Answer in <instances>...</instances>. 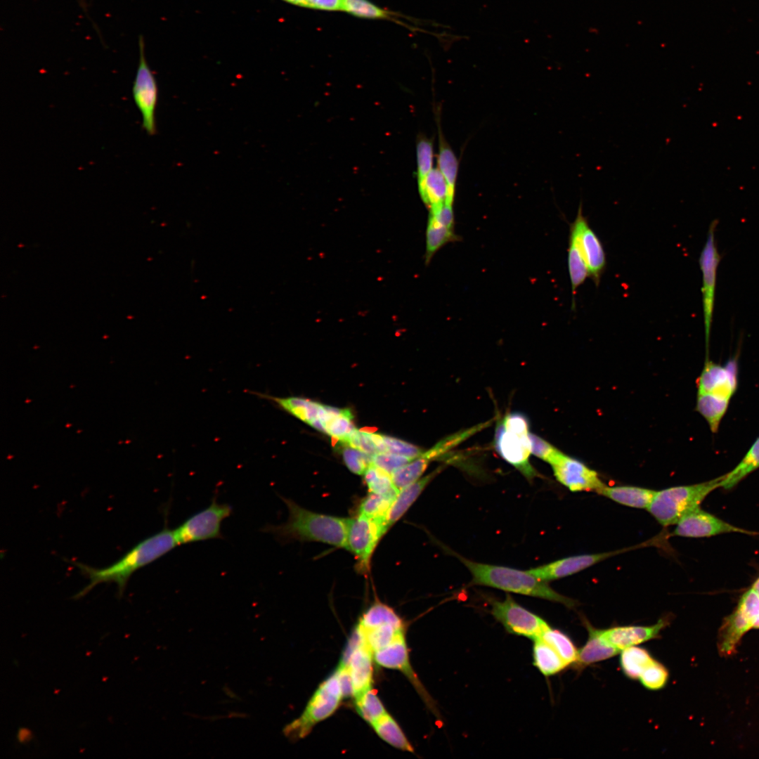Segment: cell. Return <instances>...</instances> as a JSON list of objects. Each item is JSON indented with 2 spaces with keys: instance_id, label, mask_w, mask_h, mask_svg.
Masks as SVG:
<instances>
[{
  "instance_id": "48",
  "label": "cell",
  "mask_w": 759,
  "mask_h": 759,
  "mask_svg": "<svg viewBox=\"0 0 759 759\" xmlns=\"http://www.w3.org/2000/svg\"><path fill=\"white\" fill-rule=\"evenodd\" d=\"M737 609L746 615L752 625L753 621L759 616V595L753 588L742 595Z\"/></svg>"
},
{
  "instance_id": "1",
  "label": "cell",
  "mask_w": 759,
  "mask_h": 759,
  "mask_svg": "<svg viewBox=\"0 0 759 759\" xmlns=\"http://www.w3.org/2000/svg\"><path fill=\"white\" fill-rule=\"evenodd\" d=\"M177 545H179L175 530L164 528L162 531L143 540L112 565L95 569L81 563H75L81 572L89 580V583L73 598L79 599L93 587L102 583H115L118 595H122L126 583L134 572L155 562Z\"/></svg>"
},
{
  "instance_id": "23",
  "label": "cell",
  "mask_w": 759,
  "mask_h": 759,
  "mask_svg": "<svg viewBox=\"0 0 759 759\" xmlns=\"http://www.w3.org/2000/svg\"><path fill=\"white\" fill-rule=\"evenodd\" d=\"M257 394L262 398L273 402L283 410L307 424L316 418H320L325 411L324 405L300 397L280 398L261 393Z\"/></svg>"
},
{
  "instance_id": "2",
  "label": "cell",
  "mask_w": 759,
  "mask_h": 759,
  "mask_svg": "<svg viewBox=\"0 0 759 759\" xmlns=\"http://www.w3.org/2000/svg\"><path fill=\"white\" fill-rule=\"evenodd\" d=\"M281 498L289 512L287 521L280 525H267L264 532L283 540L315 541L346 549L349 518L314 512L290 499Z\"/></svg>"
},
{
  "instance_id": "33",
  "label": "cell",
  "mask_w": 759,
  "mask_h": 759,
  "mask_svg": "<svg viewBox=\"0 0 759 759\" xmlns=\"http://www.w3.org/2000/svg\"><path fill=\"white\" fill-rule=\"evenodd\" d=\"M759 468V437L751 446L741 461L724 475L721 487L730 489L752 472Z\"/></svg>"
},
{
  "instance_id": "41",
  "label": "cell",
  "mask_w": 759,
  "mask_h": 759,
  "mask_svg": "<svg viewBox=\"0 0 759 759\" xmlns=\"http://www.w3.org/2000/svg\"><path fill=\"white\" fill-rule=\"evenodd\" d=\"M668 677V670L664 665L655 659L642 672L639 680L647 689L659 690L666 686Z\"/></svg>"
},
{
  "instance_id": "38",
  "label": "cell",
  "mask_w": 759,
  "mask_h": 759,
  "mask_svg": "<svg viewBox=\"0 0 759 759\" xmlns=\"http://www.w3.org/2000/svg\"><path fill=\"white\" fill-rule=\"evenodd\" d=\"M363 475L370 493L382 495L398 494V491L394 485L391 475L373 464L368 466Z\"/></svg>"
},
{
  "instance_id": "24",
  "label": "cell",
  "mask_w": 759,
  "mask_h": 759,
  "mask_svg": "<svg viewBox=\"0 0 759 759\" xmlns=\"http://www.w3.org/2000/svg\"><path fill=\"white\" fill-rule=\"evenodd\" d=\"M417 183L420 197L430 209L446 204L448 185L439 168H433L422 181Z\"/></svg>"
},
{
  "instance_id": "29",
  "label": "cell",
  "mask_w": 759,
  "mask_h": 759,
  "mask_svg": "<svg viewBox=\"0 0 759 759\" xmlns=\"http://www.w3.org/2000/svg\"><path fill=\"white\" fill-rule=\"evenodd\" d=\"M377 734L384 741L402 751L414 749L395 720L386 713L371 725Z\"/></svg>"
},
{
  "instance_id": "11",
  "label": "cell",
  "mask_w": 759,
  "mask_h": 759,
  "mask_svg": "<svg viewBox=\"0 0 759 759\" xmlns=\"http://www.w3.org/2000/svg\"><path fill=\"white\" fill-rule=\"evenodd\" d=\"M718 221L714 220L710 224L707 239L701 252L699 262L702 272V300L705 328L706 351L709 346L710 334L715 303L717 269L720 261L715 233Z\"/></svg>"
},
{
  "instance_id": "49",
  "label": "cell",
  "mask_w": 759,
  "mask_h": 759,
  "mask_svg": "<svg viewBox=\"0 0 759 759\" xmlns=\"http://www.w3.org/2000/svg\"><path fill=\"white\" fill-rule=\"evenodd\" d=\"M342 0H305L304 7L325 11L342 10Z\"/></svg>"
},
{
  "instance_id": "22",
  "label": "cell",
  "mask_w": 759,
  "mask_h": 759,
  "mask_svg": "<svg viewBox=\"0 0 759 759\" xmlns=\"http://www.w3.org/2000/svg\"><path fill=\"white\" fill-rule=\"evenodd\" d=\"M656 491L632 486H604L597 493L628 507L647 509Z\"/></svg>"
},
{
  "instance_id": "17",
  "label": "cell",
  "mask_w": 759,
  "mask_h": 759,
  "mask_svg": "<svg viewBox=\"0 0 759 759\" xmlns=\"http://www.w3.org/2000/svg\"><path fill=\"white\" fill-rule=\"evenodd\" d=\"M619 552H610L568 557L528 569L527 571L538 579L547 582L580 572Z\"/></svg>"
},
{
  "instance_id": "45",
  "label": "cell",
  "mask_w": 759,
  "mask_h": 759,
  "mask_svg": "<svg viewBox=\"0 0 759 759\" xmlns=\"http://www.w3.org/2000/svg\"><path fill=\"white\" fill-rule=\"evenodd\" d=\"M343 443L357 448L372 456L378 453L377 448L371 438L370 433L366 431L359 430L356 427L351 432Z\"/></svg>"
},
{
  "instance_id": "14",
  "label": "cell",
  "mask_w": 759,
  "mask_h": 759,
  "mask_svg": "<svg viewBox=\"0 0 759 759\" xmlns=\"http://www.w3.org/2000/svg\"><path fill=\"white\" fill-rule=\"evenodd\" d=\"M373 656L370 650L354 634L342 662L344 664L351 683L354 701L371 689Z\"/></svg>"
},
{
  "instance_id": "20",
  "label": "cell",
  "mask_w": 759,
  "mask_h": 759,
  "mask_svg": "<svg viewBox=\"0 0 759 759\" xmlns=\"http://www.w3.org/2000/svg\"><path fill=\"white\" fill-rule=\"evenodd\" d=\"M584 624L588 631V638L583 647L578 651V657L573 664L578 669L617 655L621 650L606 642L599 633V629L595 628L584 620Z\"/></svg>"
},
{
  "instance_id": "50",
  "label": "cell",
  "mask_w": 759,
  "mask_h": 759,
  "mask_svg": "<svg viewBox=\"0 0 759 759\" xmlns=\"http://www.w3.org/2000/svg\"><path fill=\"white\" fill-rule=\"evenodd\" d=\"M33 734L32 732L26 727H20L18 729L17 733V740L20 744H26L32 740Z\"/></svg>"
},
{
  "instance_id": "52",
  "label": "cell",
  "mask_w": 759,
  "mask_h": 759,
  "mask_svg": "<svg viewBox=\"0 0 759 759\" xmlns=\"http://www.w3.org/2000/svg\"><path fill=\"white\" fill-rule=\"evenodd\" d=\"M752 588L759 595V578L755 581V583H753V585L752 586Z\"/></svg>"
},
{
  "instance_id": "39",
  "label": "cell",
  "mask_w": 759,
  "mask_h": 759,
  "mask_svg": "<svg viewBox=\"0 0 759 759\" xmlns=\"http://www.w3.org/2000/svg\"><path fill=\"white\" fill-rule=\"evenodd\" d=\"M341 11L356 17L370 19H389L391 15L368 0H342Z\"/></svg>"
},
{
  "instance_id": "10",
  "label": "cell",
  "mask_w": 759,
  "mask_h": 759,
  "mask_svg": "<svg viewBox=\"0 0 759 759\" xmlns=\"http://www.w3.org/2000/svg\"><path fill=\"white\" fill-rule=\"evenodd\" d=\"M232 507L214 499L202 510L194 514L175 529L179 545L221 538L222 521L228 517Z\"/></svg>"
},
{
  "instance_id": "7",
  "label": "cell",
  "mask_w": 759,
  "mask_h": 759,
  "mask_svg": "<svg viewBox=\"0 0 759 759\" xmlns=\"http://www.w3.org/2000/svg\"><path fill=\"white\" fill-rule=\"evenodd\" d=\"M403 632L405 625L397 613L389 606L375 602L360 618L354 634L373 654Z\"/></svg>"
},
{
  "instance_id": "25",
  "label": "cell",
  "mask_w": 759,
  "mask_h": 759,
  "mask_svg": "<svg viewBox=\"0 0 759 759\" xmlns=\"http://www.w3.org/2000/svg\"><path fill=\"white\" fill-rule=\"evenodd\" d=\"M752 628L751 621L739 609H737L720 630V651L725 654H730L742 635Z\"/></svg>"
},
{
  "instance_id": "40",
  "label": "cell",
  "mask_w": 759,
  "mask_h": 759,
  "mask_svg": "<svg viewBox=\"0 0 759 759\" xmlns=\"http://www.w3.org/2000/svg\"><path fill=\"white\" fill-rule=\"evenodd\" d=\"M358 713L370 725L387 712L376 693L367 692L361 698L354 701Z\"/></svg>"
},
{
  "instance_id": "51",
  "label": "cell",
  "mask_w": 759,
  "mask_h": 759,
  "mask_svg": "<svg viewBox=\"0 0 759 759\" xmlns=\"http://www.w3.org/2000/svg\"><path fill=\"white\" fill-rule=\"evenodd\" d=\"M282 1H285V2H287L288 4H290L294 5V6H301V7H304V2H305V0H282Z\"/></svg>"
},
{
  "instance_id": "6",
  "label": "cell",
  "mask_w": 759,
  "mask_h": 759,
  "mask_svg": "<svg viewBox=\"0 0 759 759\" xmlns=\"http://www.w3.org/2000/svg\"><path fill=\"white\" fill-rule=\"evenodd\" d=\"M344 696L339 671L337 668L318 687L300 717L286 727V734L296 739L306 737L314 725L327 718L337 709Z\"/></svg>"
},
{
  "instance_id": "16",
  "label": "cell",
  "mask_w": 759,
  "mask_h": 759,
  "mask_svg": "<svg viewBox=\"0 0 759 759\" xmlns=\"http://www.w3.org/2000/svg\"><path fill=\"white\" fill-rule=\"evenodd\" d=\"M673 535L701 538L725 533L749 532L729 524L699 507L683 516L675 524Z\"/></svg>"
},
{
  "instance_id": "35",
  "label": "cell",
  "mask_w": 759,
  "mask_h": 759,
  "mask_svg": "<svg viewBox=\"0 0 759 759\" xmlns=\"http://www.w3.org/2000/svg\"><path fill=\"white\" fill-rule=\"evenodd\" d=\"M539 637L552 647L568 666L576 663L578 650L567 635L548 625Z\"/></svg>"
},
{
  "instance_id": "15",
  "label": "cell",
  "mask_w": 759,
  "mask_h": 759,
  "mask_svg": "<svg viewBox=\"0 0 759 759\" xmlns=\"http://www.w3.org/2000/svg\"><path fill=\"white\" fill-rule=\"evenodd\" d=\"M571 225L570 233L575 235L579 243L589 277L597 285L605 268L606 256L600 240L583 214L582 202H580L576 217Z\"/></svg>"
},
{
  "instance_id": "26",
  "label": "cell",
  "mask_w": 759,
  "mask_h": 759,
  "mask_svg": "<svg viewBox=\"0 0 759 759\" xmlns=\"http://www.w3.org/2000/svg\"><path fill=\"white\" fill-rule=\"evenodd\" d=\"M730 398L711 393H697L696 410L706 419L711 430L716 432Z\"/></svg>"
},
{
  "instance_id": "31",
  "label": "cell",
  "mask_w": 759,
  "mask_h": 759,
  "mask_svg": "<svg viewBox=\"0 0 759 759\" xmlns=\"http://www.w3.org/2000/svg\"><path fill=\"white\" fill-rule=\"evenodd\" d=\"M568 268L571 291L575 299L576 291L589 276L579 243L573 234L570 233L568 249Z\"/></svg>"
},
{
  "instance_id": "18",
  "label": "cell",
  "mask_w": 759,
  "mask_h": 759,
  "mask_svg": "<svg viewBox=\"0 0 759 759\" xmlns=\"http://www.w3.org/2000/svg\"><path fill=\"white\" fill-rule=\"evenodd\" d=\"M737 387L735 361L722 366L707 360L697 379V393H711L731 398Z\"/></svg>"
},
{
  "instance_id": "13",
  "label": "cell",
  "mask_w": 759,
  "mask_h": 759,
  "mask_svg": "<svg viewBox=\"0 0 759 759\" xmlns=\"http://www.w3.org/2000/svg\"><path fill=\"white\" fill-rule=\"evenodd\" d=\"M550 465L556 479L571 491H594L597 493L605 486L596 471L563 452Z\"/></svg>"
},
{
  "instance_id": "46",
  "label": "cell",
  "mask_w": 759,
  "mask_h": 759,
  "mask_svg": "<svg viewBox=\"0 0 759 759\" xmlns=\"http://www.w3.org/2000/svg\"><path fill=\"white\" fill-rule=\"evenodd\" d=\"M413 458L389 453H377L372 456V464L389 474L410 462Z\"/></svg>"
},
{
  "instance_id": "32",
  "label": "cell",
  "mask_w": 759,
  "mask_h": 759,
  "mask_svg": "<svg viewBox=\"0 0 759 759\" xmlns=\"http://www.w3.org/2000/svg\"><path fill=\"white\" fill-rule=\"evenodd\" d=\"M353 415L349 409H344L341 414H337L325 406V413L320 420L325 427V433L344 443L351 432L355 428L352 420Z\"/></svg>"
},
{
  "instance_id": "30",
  "label": "cell",
  "mask_w": 759,
  "mask_h": 759,
  "mask_svg": "<svg viewBox=\"0 0 759 759\" xmlns=\"http://www.w3.org/2000/svg\"><path fill=\"white\" fill-rule=\"evenodd\" d=\"M439 169L443 175L448 185L446 205H452L455 195V188L458 170V162L450 147L443 141L440 133L439 153L438 156Z\"/></svg>"
},
{
  "instance_id": "47",
  "label": "cell",
  "mask_w": 759,
  "mask_h": 759,
  "mask_svg": "<svg viewBox=\"0 0 759 759\" xmlns=\"http://www.w3.org/2000/svg\"><path fill=\"white\" fill-rule=\"evenodd\" d=\"M386 453L415 458L423 451L417 446L403 440L382 435Z\"/></svg>"
},
{
  "instance_id": "36",
  "label": "cell",
  "mask_w": 759,
  "mask_h": 759,
  "mask_svg": "<svg viewBox=\"0 0 759 759\" xmlns=\"http://www.w3.org/2000/svg\"><path fill=\"white\" fill-rule=\"evenodd\" d=\"M431 462L422 453L420 456L396 470L391 474V478L397 491H401L421 478Z\"/></svg>"
},
{
  "instance_id": "19",
  "label": "cell",
  "mask_w": 759,
  "mask_h": 759,
  "mask_svg": "<svg viewBox=\"0 0 759 759\" xmlns=\"http://www.w3.org/2000/svg\"><path fill=\"white\" fill-rule=\"evenodd\" d=\"M670 623L669 617L661 618L652 625L614 626L599 629L602 637L611 645L621 651L659 637L661 631Z\"/></svg>"
},
{
  "instance_id": "21",
  "label": "cell",
  "mask_w": 759,
  "mask_h": 759,
  "mask_svg": "<svg viewBox=\"0 0 759 759\" xmlns=\"http://www.w3.org/2000/svg\"><path fill=\"white\" fill-rule=\"evenodd\" d=\"M444 465L439 466L429 474L398 491L386 517L389 528L403 517L426 486L444 469Z\"/></svg>"
},
{
  "instance_id": "9",
  "label": "cell",
  "mask_w": 759,
  "mask_h": 759,
  "mask_svg": "<svg viewBox=\"0 0 759 759\" xmlns=\"http://www.w3.org/2000/svg\"><path fill=\"white\" fill-rule=\"evenodd\" d=\"M139 60L132 86L134 103L141 114L142 127L153 136L157 132L155 110L158 101V86L145 56L143 37L138 39Z\"/></svg>"
},
{
  "instance_id": "43",
  "label": "cell",
  "mask_w": 759,
  "mask_h": 759,
  "mask_svg": "<svg viewBox=\"0 0 759 759\" xmlns=\"http://www.w3.org/2000/svg\"><path fill=\"white\" fill-rule=\"evenodd\" d=\"M433 145L430 140L422 138L417 143V182L422 181L432 169Z\"/></svg>"
},
{
  "instance_id": "34",
  "label": "cell",
  "mask_w": 759,
  "mask_h": 759,
  "mask_svg": "<svg viewBox=\"0 0 759 759\" xmlns=\"http://www.w3.org/2000/svg\"><path fill=\"white\" fill-rule=\"evenodd\" d=\"M426 259L429 261L443 245L456 240L454 228H450L429 214L426 235Z\"/></svg>"
},
{
  "instance_id": "37",
  "label": "cell",
  "mask_w": 759,
  "mask_h": 759,
  "mask_svg": "<svg viewBox=\"0 0 759 759\" xmlns=\"http://www.w3.org/2000/svg\"><path fill=\"white\" fill-rule=\"evenodd\" d=\"M396 495H382L369 492L360 502L358 513L386 521L387 513Z\"/></svg>"
},
{
  "instance_id": "44",
  "label": "cell",
  "mask_w": 759,
  "mask_h": 759,
  "mask_svg": "<svg viewBox=\"0 0 759 759\" xmlns=\"http://www.w3.org/2000/svg\"><path fill=\"white\" fill-rule=\"evenodd\" d=\"M529 440L531 454L549 464L562 452L546 440L531 432Z\"/></svg>"
},
{
  "instance_id": "4",
  "label": "cell",
  "mask_w": 759,
  "mask_h": 759,
  "mask_svg": "<svg viewBox=\"0 0 759 759\" xmlns=\"http://www.w3.org/2000/svg\"><path fill=\"white\" fill-rule=\"evenodd\" d=\"M529 434L528 422L525 416L519 413L507 414L497 420L494 446L504 460L531 481L540 474L530 462Z\"/></svg>"
},
{
  "instance_id": "12",
  "label": "cell",
  "mask_w": 759,
  "mask_h": 759,
  "mask_svg": "<svg viewBox=\"0 0 759 759\" xmlns=\"http://www.w3.org/2000/svg\"><path fill=\"white\" fill-rule=\"evenodd\" d=\"M491 614L508 632L533 640L539 637L549 625L544 619L519 605L509 595L502 601L495 600L491 603Z\"/></svg>"
},
{
  "instance_id": "42",
  "label": "cell",
  "mask_w": 759,
  "mask_h": 759,
  "mask_svg": "<svg viewBox=\"0 0 759 759\" xmlns=\"http://www.w3.org/2000/svg\"><path fill=\"white\" fill-rule=\"evenodd\" d=\"M342 455L347 468L358 475L363 474L372 463V455L348 445L342 449Z\"/></svg>"
},
{
  "instance_id": "8",
  "label": "cell",
  "mask_w": 759,
  "mask_h": 759,
  "mask_svg": "<svg viewBox=\"0 0 759 759\" xmlns=\"http://www.w3.org/2000/svg\"><path fill=\"white\" fill-rule=\"evenodd\" d=\"M389 529L383 519L370 518L359 513L349 518L346 550L354 555L356 569L360 573H369L372 554Z\"/></svg>"
},
{
  "instance_id": "28",
  "label": "cell",
  "mask_w": 759,
  "mask_h": 759,
  "mask_svg": "<svg viewBox=\"0 0 759 759\" xmlns=\"http://www.w3.org/2000/svg\"><path fill=\"white\" fill-rule=\"evenodd\" d=\"M620 664L624 674L631 680H639L642 672L655 659L642 647L631 646L621 650Z\"/></svg>"
},
{
  "instance_id": "5",
  "label": "cell",
  "mask_w": 759,
  "mask_h": 759,
  "mask_svg": "<svg viewBox=\"0 0 759 759\" xmlns=\"http://www.w3.org/2000/svg\"><path fill=\"white\" fill-rule=\"evenodd\" d=\"M724 475L700 484L670 487L656 492L647 508L663 526L676 524L687 513L699 507L706 497L721 487Z\"/></svg>"
},
{
  "instance_id": "3",
  "label": "cell",
  "mask_w": 759,
  "mask_h": 759,
  "mask_svg": "<svg viewBox=\"0 0 759 759\" xmlns=\"http://www.w3.org/2000/svg\"><path fill=\"white\" fill-rule=\"evenodd\" d=\"M467 568L474 585H484L506 592L544 599L572 608L578 604L574 599L559 594L527 571L483 564L453 554Z\"/></svg>"
},
{
  "instance_id": "27",
  "label": "cell",
  "mask_w": 759,
  "mask_h": 759,
  "mask_svg": "<svg viewBox=\"0 0 759 759\" xmlns=\"http://www.w3.org/2000/svg\"><path fill=\"white\" fill-rule=\"evenodd\" d=\"M533 659L534 666L545 676L555 675L568 666L554 648L540 637L533 640Z\"/></svg>"
}]
</instances>
